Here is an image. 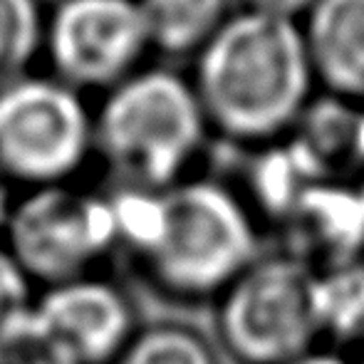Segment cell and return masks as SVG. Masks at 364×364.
I'll use <instances>...</instances> for the list:
<instances>
[{
	"label": "cell",
	"instance_id": "obj_1",
	"mask_svg": "<svg viewBox=\"0 0 364 364\" xmlns=\"http://www.w3.org/2000/svg\"><path fill=\"white\" fill-rule=\"evenodd\" d=\"M211 132L265 144L290 132L310 105V55L297 20L230 13L196 55L191 80Z\"/></svg>",
	"mask_w": 364,
	"mask_h": 364
},
{
	"label": "cell",
	"instance_id": "obj_2",
	"mask_svg": "<svg viewBox=\"0 0 364 364\" xmlns=\"http://www.w3.org/2000/svg\"><path fill=\"white\" fill-rule=\"evenodd\" d=\"M263 255L255 218L230 188L183 178L159 196L154 233L136 258L161 295L181 302L218 300Z\"/></svg>",
	"mask_w": 364,
	"mask_h": 364
},
{
	"label": "cell",
	"instance_id": "obj_3",
	"mask_svg": "<svg viewBox=\"0 0 364 364\" xmlns=\"http://www.w3.org/2000/svg\"><path fill=\"white\" fill-rule=\"evenodd\" d=\"M208 132L191 80L144 70L112 87L95 119V146L129 186L166 191L183 181Z\"/></svg>",
	"mask_w": 364,
	"mask_h": 364
},
{
	"label": "cell",
	"instance_id": "obj_4",
	"mask_svg": "<svg viewBox=\"0 0 364 364\" xmlns=\"http://www.w3.org/2000/svg\"><path fill=\"white\" fill-rule=\"evenodd\" d=\"M216 332L238 364H288L320 345L315 270L263 253L216 300Z\"/></svg>",
	"mask_w": 364,
	"mask_h": 364
},
{
	"label": "cell",
	"instance_id": "obj_5",
	"mask_svg": "<svg viewBox=\"0 0 364 364\" xmlns=\"http://www.w3.org/2000/svg\"><path fill=\"white\" fill-rule=\"evenodd\" d=\"M3 245L25 278L48 288L90 275L119 245L112 198L65 183L35 188L10 208Z\"/></svg>",
	"mask_w": 364,
	"mask_h": 364
},
{
	"label": "cell",
	"instance_id": "obj_6",
	"mask_svg": "<svg viewBox=\"0 0 364 364\" xmlns=\"http://www.w3.org/2000/svg\"><path fill=\"white\" fill-rule=\"evenodd\" d=\"M95 146V119L73 87L18 80L0 90V176L55 186L73 176Z\"/></svg>",
	"mask_w": 364,
	"mask_h": 364
},
{
	"label": "cell",
	"instance_id": "obj_7",
	"mask_svg": "<svg viewBox=\"0 0 364 364\" xmlns=\"http://www.w3.org/2000/svg\"><path fill=\"white\" fill-rule=\"evenodd\" d=\"M43 48L68 87L112 90L151 45L136 0H63L45 20Z\"/></svg>",
	"mask_w": 364,
	"mask_h": 364
},
{
	"label": "cell",
	"instance_id": "obj_8",
	"mask_svg": "<svg viewBox=\"0 0 364 364\" xmlns=\"http://www.w3.org/2000/svg\"><path fill=\"white\" fill-rule=\"evenodd\" d=\"M30 310L75 364H114L139 332L129 295L92 273L50 285Z\"/></svg>",
	"mask_w": 364,
	"mask_h": 364
},
{
	"label": "cell",
	"instance_id": "obj_9",
	"mask_svg": "<svg viewBox=\"0 0 364 364\" xmlns=\"http://www.w3.org/2000/svg\"><path fill=\"white\" fill-rule=\"evenodd\" d=\"M300 28L315 82L364 102V0H317Z\"/></svg>",
	"mask_w": 364,
	"mask_h": 364
},
{
	"label": "cell",
	"instance_id": "obj_10",
	"mask_svg": "<svg viewBox=\"0 0 364 364\" xmlns=\"http://www.w3.org/2000/svg\"><path fill=\"white\" fill-rule=\"evenodd\" d=\"M149 45L166 55H198L230 18V0H136Z\"/></svg>",
	"mask_w": 364,
	"mask_h": 364
},
{
	"label": "cell",
	"instance_id": "obj_11",
	"mask_svg": "<svg viewBox=\"0 0 364 364\" xmlns=\"http://www.w3.org/2000/svg\"><path fill=\"white\" fill-rule=\"evenodd\" d=\"M315 307L320 337L364 342V263L332 265L315 270Z\"/></svg>",
	"mask_w": 364,
	"mask_h": 364
},
{
	"label": "cell",
	"instance_id": "obj_12",
	"mask_svg": "<svg viewBox=\"0 0 364 364\" xmlns=\"http://www.w3.org/2000/svg\"><path fill=\"white\" fill-rule=\"evenodd\" d=\"M114 364H218V355L193 327L159 322L141 327Z\"/></svg>",
	"mask_w": 364,
	"mask_h": 364
},
{
	"label": "cell",
	"instance_id": "obj_13",
	"mask_svg": "<svg viewBox=\"0 0 364 364\" xmlns=\"http://www.w3.org/2000/svg\"><path fill=\"white\" fill-rule=\"evenodd\" d=\"M45 20L38 0H0V90L23 80L45 43Z\"/></svg>",
	"mask_w": 364,
	"mask_h": 364
},
{
	"label": "cell",
	"instance_id": "obj_14",
	"mask_svg": "<svg viewBox=\"0 0 364 364\" xmlns=\"http://www.w3.org/2000/svg\"><path fill=\"white\" fill-rule=\"evenodd\" d=\"M0 364H75L43 330L33 310L20 312L0 330Z\"/></svg>",
	"mask_w": 364,
	"mask_h": 364
},
{
	"label": "cell",
	"instance_id": "obj_15",
	"mask_svg": "<svg viewBox=\"0 0 364 364\" xmlns=\"http://www.w3.org/2000/svg\"><path fill=\"white\" fill-rule=\"evenodd\" d=\"M30 280L0 240V330L30 307Z\"/></svg>",
	"mask_w": 364,
	"mask_h": 364
},
{
	"label": "cell",
	"instance_id": "obj_16",
	"mask_svg": "<svg viewBox=\"0 0 364 364\" xmlns=\"http://www.w3.org/2000/svg\"><path fill=\"white\" fill-rule=\"evenodd\" d=\"M317 0H240L243 10H253V13L275 15V18H288L300 23L307 15V10L315 5Z\"/></svg>",
	"mask_w": 364,
	"mask_h": 364
},
{
	"label": "cell",
	"instance_id": "obj_17",
	"mask_svg": "<svg viewBox=\"0 0 364 364\" xmlns=\"http://www.w3.org/2000/svg\"><path fill=\"white\" fill-rule=\"evenodd\" d=\"M288 364H357V360L345 357L340 350H332V347H312L310 352L300 355L297 360H292Z\"/></svg>",
	"mask_w": 364,
	"mask_h": 364
},
{
	"label": "cell",
	"instance_id": "obj_18",
	"mask_svg": "<svg viewBox=\"0 0 364 364\" xmlns=\"http://www.w3.org/2000/svg\"><path fill=\"white\" fill-rule=\"evenodd\" d=\"M360 347H362V352H360V360H357V364H364V342H362Z\"/></svg>",
	"mask_w": 364,
	"mask_h": 364
}]
</instances>
